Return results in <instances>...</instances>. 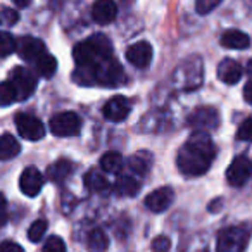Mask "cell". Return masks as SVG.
<instances>
[{"label": "cell", "instance_id": "6da1fadb", "mask_svg": "<svg viewBox=\"0 0 252 252\" xmlns=\"http://www.w3.org/2000/svg\"><path fill=\"white\" fill-rule=\"evenodd\" d=\"M216 158V145L204 131H195L176 156L178 169L185 176H200L209 171Z\"/></svg>", "mask_w": 252, "mask_h": 252}, {"label": "cell", "instance_id": "7a4b0ae2", "mask_svg": "<svg viewBox=\"0 0 252 252\" xmlns=\"http://www.w3.org/2000/svg\"><path fill=\"white\" fill-rule=\"evenodd\" d=\"M74 78L81 85H102L118 87L125 80V71L116 59H107L92 67H78Z\"/></svg>", "mask_w": 252, "mask_h": 252}, {"label": "cell", "instance_id": "3957f363", "mask_svg": "<svg viewBox=\"0 0 252 252\" xmlns=\"http://www.w3.org/2000/svg\"><path fill=\"white\" fill-rule=\"evenodd\" d=\"M73 57L78 67H92L102 61L112 59V43L105 35L95 33L74 47Z\"/></svg>", "mask_w": 252, "mask_h": 252}, {"label": "cell", "instance_id": "277c9868", "mask_svg": "<svg viewBox=\"0 0 252 252\" xmlns=\"http://www.w3.org/2000/svg\"><path fill=\"white\" fill-rule=\"evenodd\" d=\"M251 231L244 226H228L220 231L216 252H244L247 249Z\"/></svg>", "mask_w": 252, "mask_h": 252}, {"label": "cell", "instance_id": "5b68a950", "mask_svg": "<svg viewBox=\"0 0 252 252\" xmlns=\"http://www.w3.org/2000/svg\"><path fill=\"white\" fill-rule=\"evenodd\" d=\"M81 119L76 112H59L50 119V131L56 137H73L80 131Z\"/></svg>", "mask_w": 252, "mask_h": 252}, {"label": "cell", "instance_id": "8992f818", "mask_svg": "<svg viewBox=\"0 0 252 252\" xmlns=\"http://www.w3.org/2000/svg\"><path fill=\"white\" fill-rule=\"evenodd\" d=\"M190 128H193L195 131H207L216 130L220 125V114L214 107H197L192 114L187 119Z\"/></svg>", "mask_w": 252, "mask_h": 252}, {"label": "cell", "instance_id": "52a82bcc", "mask_svg": "<svg viewBox=\"0 0 252 252\" xmlns=\"http://www.w3.org/2000/svg\"><path fill=\"white\" fill-rule=\"evenodd\" d=\"M16 128H18L19 135H21L25 140H30V142L42 140L43 135H45L43 123L40 121L36 116L26 114V112H21V114L16 116Z\"/></svg>", "mask_w": 252, "mask_h": 252}, {"label": "cell", "instance_id": "ba28073f", "mask_svg": "<svg viewBox=\"0 0 252 252\" xmlns=\"http://www.w3.org/2000/svg\"><path fill=\"white\" fill-rule=\"evenodd\" d=\"M252 176V161L247 156H238L226 169V182L231 187H242Z\"/></svg>", "mask_w": 252, "mask_h": 252}, {"label": "cell", "instance_id": "9c48e42d", "mask_svg": "<svg viewBox=\"0 0 252 252\" xmlns=\"http://www.w3.org/2000/svg\"><path fill=\"white\" fill-rule=\"evenodd\" d=\"M11 81L16 88V94H18V100H25L36 90V76L28 67H16L11 74Z\"/></svg>", "mask_w": 252, "mask_h": 252}, {"label": "cell", "instance_id": "30bf717a", "mask_svg": "<svg viewBox=\"0 0 252 252\" xmlns=\"http://www.w3.org/2000/svg\"><path fill=\"white\" fill-rule=\"evenodd\" d=\"M16 52L23 61H32V63H35L43 54H47L45 43L35 36H21L16 42Z\"/></svg>", "mask_w": 252, "mask_h": 252}, {"label": "cell", "instance_id": "8fae6325", "mask_svg": "<svg viewBox=\"0 0 252 252\" xmlns=\"http://www.w3.org/2000/svg\"><path fill=\"white\" fill-rule=\"evenodd\" d=\"M43 182H45L43 175L38 171V169L32 166V168H26L25 171L21 173V178H19V189H21V192L25 193V195L36 197L40 193V190H42Z\"/></svg>", "mask_w": 252, "mask_h": 252}, {"label": "cell", "instance_id": "7c38bea8", "mask_svg": "<svg viewBox=\"0 0 252 252\" xmlns=\"http://www.w3.org/2000/svg\"><path fill=\"white\" fill-rule=\"evenodd\" d=\"M130 111H131L130 100L126 97H121V95L111 98V100L104 105V109H102L104 118L112 123H119V121H123V119H126L128 114H130Z\"/></svg>", "mask_w": 252, "mask_h": 252}, {"label": "cell", "instance_id": "4fadbf2b", "mask_svg": "<svg viewBox=\"0 0 252 252\" xmlns=\"http://www.w3.org/2000/svg\"><path fill=\"white\" fill-rule=\"evenodd\" d=\"M173 199H175L173 189L162 187V189L154 190V192H151L145 197V206H147V209H151L152 213H162V211H166L171 206Z\"/></svg>", "mask_w": 252, "mask_h": 252}, {"label": "cell", "instance_id": "5bb4252c", "mask_svg": "<svg viewBox=\"0 0 252 252\" xmlns=\"http://www.w3.org/2000/svg\"><path fill=\"white\" fill-rule=\"evenodd\" d=\"M126 61L135 67H147L152 61V47L147 42L133 43L126 50Z\"/></svg>", "mask_w": 252, "mask_h": 252}, {"label": "cell", "instance_id": "9a60e30c", "mask_svg": "<svg viewBox=\"0 0 252 252\" xmlns=\"http://www.w3.org/2000/svg\"><path fill=\"white\" fill-rule=\"evenodd\" d=\"M118 16V5L114 0H95L92 5V18L98 25H109Z\"/></svg>", "mask_w": 252, "mask_h": 252}, {"label": "cell", "instance_id": "2e32d148", "mask_svg": "<svg viewBox=\"0 0 252 252\" xmlns=\"http://www.w3.org/2000/svg\"><path fill=\"white\" fill-rule=\"evenodd\" d=\"M242 74H244V71H242L240 64L233 59H223L218 66V78L226 85L238 83Z\"/></svg>", "mask_w": 252, "mask_h": 252}, {"label": "cell", "instance_id": "e0dca14e", "mask_svg": "<svg viewBox=\"0 0 252 252\" xmlns=\"http://www.w3.org/2000/svg\"><path fill=\"white\" fill-rule=\"evenodd\" d=\"M221 45L224 49L231 50H244L251 45V38H249L247 33L240 32V30H228L221 35Z\"/></svg>", "mask_w": 252, "mask_h": 252}, {"label": "cell", "instance_id": "ac0fdd59", "mask_svg": "<svg viewBox=\"0 0 252 252\" xmlns=\"http://www.w3.org/2000/svg\"><path fill=\"white\" fill-rule=\"evenodd\" d=\"M71 173H73V162L67 161V159H59L54 164H50L49 169H47V176L54 183H63Z\"/></svg>", "mask_w": 252, "mask_h": 252}, {"label": "cell", "instance_id": "d6986e66", "mask_svg": "<svg viewBox=\"0 0 252 252\" xmlns=\"http://www.w3.org/2000/svg\"><path fill=\"white\" fill-rule=\"evenodd\" d=\"M114 190L118 195L123 197H135L140 192V182L133 176H119L114 183Z\"/></svg>", "mask_w": 252, "mask_h": 252}, {"label": "cell", "instance_id": "ffe728a7", "mask_svg": "<svg viewBox=\"0 0 252 252\" xmlns=\"http://www.w3.org/2000/svg\"><path fill=\"white\" fill-rule=\"evenodd\" d=\"M21 145L11 133H4L0 137V161H7L19 154Z\"/></svg>", "mask_w": 252, "mask_h": 252}, {"label": "cell", "instance_id": "44dd1931", "mask_svg": "<svg viewBox=\"0 0 252 252\" xmlns=\"http://www.w3.org/2000/svg\"><path fill=\"white\" fill-rule=\"evenodd\" d=\"M100 168L104 169L109 175H118L121 173V169L125 168V159L118 152H107V154L102 156L100 159Z\"/></svg>", "mask_w": 252, "mask_h": 252}, {"label": "cell", "instance_id": "7402d4cb", "mask_svg": "<svg viewBox=\"0 0 252 252\" xmlns=\"http://www.w3.org/2000/svg\"><path fill=\"white\" fill-rule=\"evenodd\" d=\"M85 187H87L88 190H92V192H105V190H109L111 183L107 182V178H105L104 175H100L98 171L92 169V171H88L87 175H85Z\"/></svg>", "mask_w": 252, "mask_h": 252}, {"label": "cell", "instance_id": "603a6c76", "mask_svg": "<svg viewBox=\"0 0 252 252\" xmlns=\"http://www.w3.org/2000/svg\"><path fill=\"white\" fill-rule=\"evenodd\" d=\"M35 69L42 78H52L57 71V61L49 54H43L35 61Z\"/></svg>", "mask_w": 252, "mask_h": 252}, {"label": "cell", "instance_id": "cb8c5ba5", "mask_svg": "<svg viewBox=\"0 0 252 252\" xmlns=\"http://www.w3.org/2000/svg\"><path fill=\"white\" fill-rule=\"evenodd\" d=\"M87 247H88V252H105L109 247V240L105 237V233L98 228L90 231L88 235V240H87Z\"/></svg>", "mask_w": 252, "mask_h": 252}, {"label": "cell", "instance_id": "d4e9b609", "mask_svg": "<svg viewBox=\"0 0 252 252\" xmlns=\"http://www.w3.org/2000/svg\"><path fill=\"white\" fill-rule=\"evenodd\" d=\"M16 100H18V94H16V88L12 85V81H2L0 83V107L11 105Z\"/></svg>", "mask_w": 252, "mask_h": 252}, {"label": "cell", "instance_id": "484cf974", "mask_svg": "<svg viewBox=\"0 0 252 252\" xmlns=\"http://www.w3.org/2000/svg\"><path fill=\"white\" fill-rule=\"evenodd\" d=\"M16 50V38L7 32H0V57H9Z\"/></svg>", "mask_w": 252, "mask_h": 252}, {"label": "cell", "instance_id": "4316f807", "mask_svg": "<svg viewBox=\"0 0 252 252\" xmlns=\"http://www.w3.org/2000/svg\"><path fill=\"white\" fill-rule=\"evenodd\" d=\"M47 221L45 220H36L35 223L30 226V230H28V238L33 242V244H36V242H40L43 238V235H45V231H47Z\"/></svg>", "mask_w": 252, "mask_h": 252}, {"label": "cell", "instance_id": "83f0119b", "mask_svg": "<svg viewBox=\"0 0 252 252\" xmlns=\"http://www.w3.org/2000/svg\"><path fill=\"white\" fill-rule=\"evenodd\" d=\"M237 138L242 142H252V116H249L247 119H244L237 130Z\"/></svg>", "mask_w": 252, "mask_h": 252}, {"label": "cell", "instance_id": "f1b7e54d", "mask_svg": "<svg viewBox=\"0 0 252 252\" xmlns=\"http://www.w3.org/2000/svg\"><path fill=\"white\" fill-rule=\"evenodd\" d=\"M221 2H223V0H195V11H197V14L206 16V14H209L211 11H214Z\"/></svg>", "mask_w": 252, "mask_h": 252}, {"label": "cell", "instance_id": "f546056e", "mask_svg": "<svg viewBox=\"0 0 252 252\" xmlns=\"http://www.w3.org/2000/svg\"><path fill=\"white\" fill-rule=\"evenodd\" d=\"M42 252H66V245H64V240L61 237H50L49 240L45 242Z\"/></svg>", "mask_w": 252, "mask_h": 252}, {"label": "cell", "instance_id": "4dcf8cb0", "mask_svg": "<svg viewBox=\"0 0 252 252\" xmlns=\"http://www.w3.org/2000/svg\"><path fill=\"white\" fill-rule=\"evenodd\" d=\"M128 168L133 173H137V175H144L149 168V162L145 161V159H142V156H133V158L128 161Z\"/></svg>", "mask_w": 252, "mask_h": 252}, {"label": "cell", "instance_id": "1f68e13d", "mask_svg": "<svg viewBox=\"0 0 252 252\" xmlns=\"http://www.w3.org/2000/svg\"><path fill=\"white\" fill-rule=\"evenodd\" d=\"M171 249V240L164 235H159L152 240V251L154 252H169Z\"/></svg>", "mask_w": 252, "mask_h": 252}, {"label": "cell", "instance_id": "d6a6232c", "mask_svg": "<svg viewBox=\"0 0 252 252\" xmlns=\"http://www.w3.org/2000/svg\"><path fill=\"white\" fill-rule=\"evenodd\" d=\"M9 220V213H7V200L5 197L0 193V228L4 226Z\"/></svg>", "mask_w": 252, "mask_h": 252}, {"label": "cell", "instance_id": "836d02e7", "mask_svg": "<svg viewBox=\"0 0 252 252\" xmlns=\"http://www.w3.org/2000/svg\"><path fill=\"white\" fill-rule=\"evenodd\" d=\"M0 252H25L23 247L16 242H11V240H5L0 244Z\"/></svg>", "mask_w": 252, "mask_h": 252}, {"label": "cell", "instance_id": "e575fe53", "mask_svg": "<svg viewBox=\"0 0 252 252\" xmlns=\"http://www.w3.org/2000/svg\"><path fill=\"white\" fill-rule=\"evenodd\" d=\"M2 16H4V19L9 23V25H14V23H18V19H19L18 12H16L14 9H9V7L2 9Z\"/></svg>", "mask_w": 252, "mask_h": 252}, {"label": "cell", "instance_id": "d590c367", "mask_svg": "<svg viewBox=\"0 0 252 252\" xmlns=\"http://www.w3.org/2000/svg\"><path fill=\"white\" fill-rule=\"evenodd\" d=\"M244 98L245 102H249L252 105V80L247 81V85L244 87Z\"/></svg>", "mask_w": 252, "mask_h": 252}, {"label": "cell", "instance_id": "8d00e7d4", "mask_svg": "<svg viewBox=\"0 0 252 252\" xmlns=\"http://www.w3.org/2000/svg\"><path fill=\"white\" fill-rule=\"evenodd\" d=\"M16 5H19V7H26V5H30V0H12Z\"/></svg>", "mask_w": 252, "mask_h": 252}, {"label": "cell", "instance_id": "74e56055", "mask_svg": "<svg viewBox=\"0 0 252 252\" xmlns=\"http://www.w3.org/2000/svg\"><path fill=\"white\" fill-rule=\"evenodd\" d=\"M245 71H247L249 78H251V80H252V59H251V61H249V63H247V69H245Z\"/></svg>", "mask_w": 252, "mask_h": 252}]
</instances>
